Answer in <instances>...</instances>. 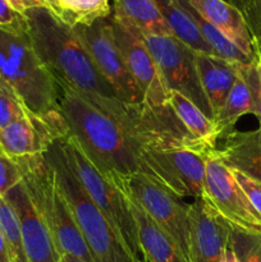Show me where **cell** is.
I'll return each instance as SVG.
<instances>
[{"instance_id": "13", "label": "cell", "mask_w": 261, "mask_h": 262, "mask_svg": "<svg viewBox=\"0 0 261 262\" xmlns=\"http://www.w3.org/2000/svg\"><path fill=\"white\" fill-rule=\"evenodd\" d=\"M69 135L60 109L45 117L27 115L0 129V148L12 159L42 155L55 141Z\"/></svg>"}, {"instance_id": "33", "label": "cell", "mask_w": 261, "mask_h": 262, "mask_svg": "<svg viewBox=\"0 0 261 262\" xmlns=\"http://www.w3.org/2000/svg\"><path fill=\"white\" fill-rule=\"evenodd\" d=\"M0 26L7 28H26L27 27V19L25 14L14 9L8 3V0H0Z\"/></svg>"}, {"instance_id": "4", "label": "cell", "mask_w": 261, "mask_h": 262, "mask_svg": "<svg viewBox=\"0 0 261 262\" xmlns=\"http://www.w3.org/2000/svg\"><path fill=\"white\" fill-rule=\"evenodd\" d=\"M22 174V184L37 214L50 232L59 256L69 255L94 262L79 232L68 201L45 155L15 159Z\"/></svg>"}, {"instance_id": "17", "label": "cell", "mask_w": 261, "mask_h": 262, "mask_svg": "<svg viewBox=\"0 0 261 262\" xmlns=\"http://www.w3.org/2000/svg\"><path fill=\"white\" fill-rule=\"evenodd\" d=\"M194 63L214 120L234 84L240 64L201 53H194Z\"/></svg>"}, {"instance_id": "38", "label": "cell", "mask_w": 261, "mask_h": 262, "mask_svg": "<svg viewBox=\"0 0 261 262\" xmlns=\"http://www.w3.org/2000/svg\"><path fill=\"white\" fill-rule=\"evenodd\" d=\"M227 2L232 3L233 5H235V7H237L238 9H240L241 12H242V0H227Z\"/></svg>"}, {"instance_id": "29", "label": "cell", "mask_w": 261, "mask_h": 262, "mask_svg": "<svg viewBox=\"0 0 261 262\" xmlns=\"http://www.w3.org/2000/svg\"><path fill=\"white\" fill-rule=\"evenodd\" d=\"M260 61L261 58L256 59L251 64H241L240 69L250 89L251 97L253 102V115H256L261 123V78H260Z\"/></svg>"}, {"instance_id": "40", "label": "cell", "mask_w": 261, "mask_h": 262, "mask_svg": "<svg viewBox=\"0 0 261 262\" xmlns=\"http://www.w3.org/2000/svg\"><path fill=\"white\" fill-rule=\"evenodd\" d=\"M46 3H48V4H49V9H50L51 4H53V0H46Z\"/></svg>"}, {"instance_id": "14", "label": "cell", "mask_w": 261, "mask_h": 262, "mask_svg": "<svg viewBox=\"0 0 261 262\" xmlns=\"http://www.w3.org/2000/svg\"><path fill=\"white\" fill-rule=\"evenodd\" d=\"M191 262H220L229 243L232 225L228 224L202 197L189 205Z\"/></svg>"}, {"instance_id": "36", "label": "cell", "mask_w": 261, "mask_h": 262, "mask_svg": "<svg viewBox=\"0 0 261 262\" xmlns=\"http://www.w3.org/2000/svg\"><path fill=\"white\" fill-rule=\"evenodd\" d=\"M220 262H241L240 258H238L237 255H235L234 250H233L232 246H230V243H228V246L225 247L224 252H223V256H222V261Z\"/></svg>"}, {"instance_id": "2", "label": "cell", "mask_w": 261, "mask_h": 262, "mask_svg": "<svg viewBox=\"0 0 261 262\" xmlns=\"http://www.w3.org/2000/svg\"><path fill=\"white\" fill-rule=\"evenodd\" d=\"M25 17L33 48L56 82L79 92L117 97L73 28L49 8L28 9Z\"/></svg>"}, {"instance_id": "25", "label": "cell", "mask_w": 261, "mask_h": 262, "mask_svg": "<svg viewBox=\"0 0 261 262\" xmlns=\"http://www.w3.org/2000/svg\"><path fill=\"white\" fill-rule=\"evenodd\" d=\"M179 3L183 4L184 7L187 8V10L191 13L193 19L196 20L197 26H199L200 31H201L202 36H204V38L206 40V42L209 43L210 48L212 49L215 55L219 56V58L222 59H225V60L228 61L238 64H251L256 60V59L251 58L247 54L243 53L237 45H234L228 37H225L217 28H215L214 26L211 25V23H209L207 20H205L201 15L197 14V13L189 7V4L186 0H179Z\"/></svg>"}, {"instance_id": "34", "label": "cell", "mask_w": 261, "mask_h": 262, "mask_svg": "<svg viewBox=\"0 0 261 262\" xmlns=\"http://www.w3.org/2000/svg\"><path fill=\"white\" fill-rule=\"evenodd\" d=\"M8 3L20 14H25L26 10L32 8H49L46 0H8Z\"/></svg>"}, {"instance_id": "15", "label": "cell", "mask_w": 261, "mask_h": 262, "mask_svg": "<svg viewBox=\"0 0 261 262\" xmlns=\"http://www.w3.org/2000/svg\"><path fill=\"white\" fill-rule=\"evenodd\" d=\"M19 220L23 246L28 262H59L50 232L33 207L22 182L4 196Z\"/></svg>"}, {"instance_id": "37", "label": "cell", "mask_w": 261, "mask_h": 262, "mask_svg": "<svg viewBox=\"0 0 261 262\" xmlns=\"http://www.w3.org/2000/svg\"><path fill=\"white\" fill-rule=\"evenodd\" d=\"M59 262H86L81 258H77L73 257V256H69V255H60L59 257Z\"/></svg>"}, {"instance_id": "22", "label": "cell", "mask_w": 261, "mask_h": 262, "mask_svg": "<svg viewBox=\"0 0 261 262\" xmlns=\"http://www.w3.org/2000/svg\"><path fill=\"white\" fill-rule=\"evenodd\" d=\"M168 104L187 132L210 151L216 150L217 135L214 122L205 115L191 100L177 91H169Z\"/></svg>"}, {"instance_id": "41", "label": "cell", "mask_w": 261, "mask_h": 262, "mask_svg": "<svg viewBox=\"0 0 261 262\" xmlns=\"http://www.w3.org/2000/svg\"><path fill=\"white\" fill-rule=\"evenodd\" d=\"M260 78H261V61H260Z\"/></svg>"}, {"instance_id": "42", "label": "cell", "mask_w": 261, "mask_h": 262, "mask_svg": "<svg viewBox=\"0 0 261 262\" xmlns=\"http://www.w3.org/2000/svg\"><path fill=\"white\" fill-rule=\"evenodd\" d=\"M0 151H3V150H2V148H0Z\"/></svg>"}, {"instance_id": "20", "label": "cell", "mask_w": 261, "mask_h": 262, "mask_svg": "<svg viewBox=\"0 0 261 262\" xmlns=\"http://www.w3.org/2000/svg\"><path fill=\"white\" fill-rule=\"evenodd\" d=\"M112 18L146 35H173L156 0H113Z\"/></svg>"}, {"instance_id": "11", "label": "cell", "mask_w": 261, "mask_h": 262, "mask_svg": "<svg viewBox=\"0 0 261 262\" xmlns=\"http://www.w3.org/2000/svg\"><path fill=\"white\" fill-rule=\"evenodd\" d=\"M202 199L232 227L247 232L261 233V216L215 151L206 155V170Z\"/></svg>"}, {"instance_id": "32", "label": "cell", "mask_w": 261, "mask_h": 262, "mask_svg": "<svg viewBox=\"0 0 261 262\" xmlns=\"http://www.w3.org/2000/svg\"><path fill=\"white\" fill-rule=\"evenodd\" d=\"M232 171L234 174V178L237 179L238 184H240L241 188L243 189L245 194L247 196L250 204L252 205L256 212L261 216V182L255 181V179L245 176L241 171L233 170V169Z\"/></svg>"}, {"instance_id": "19", "label": "cell", "mask_w": 261, "mask_h": 262, "mask_svg": "<svg viewBox=\"0 0 261 262\" xmlns=\"http://www.w3.org/2000/svg\"><path fill=\"white\" fill-rule=\"evenodd\" d=\"M215 154L228 168L261 182V123L256 130H233Z\"/></svg>"}, {"instance_id": "28", "label": "cell", "mask_w": 261, "mask_h": 262, "mask_svg": "<svg viewBox=\"0 0 261 262\" xmlns=\"http://www.w3.org/2000/svg\"><path fill=\"white\" fill-rule=\"evenodd\" d=\"M28 110L25 105L7 89L0 86V129L5 128L14 120L26 117Z\"/></svg>"}, {"instance_id": "24", "label": "cell", "mask_w": 261, "mask_h": 262, "mask_svg": "<svg viewBox=\"0 0 261 262\" xmlns=\"http://www.w3.org/2000/svg\"><path fill=\"white\" fill-rule=\"evenodd\" d=\"M50 10L61 22L74 28L112 17L113 7L110 0H53Z\"/></svg>"}, {"instance_id": "16", "label": "cell", "mask_w": 261, "mask_h": 262, "mask_svg": "<svg viewBox=\"0 0 261 262\" xmlns=\"http://www.w3.org/2000/svg\"><path fill=\"white\" fill-rule=\"evenodd\" d=\"M189 7L211 23L248 56L257 59L247 22L242 12L227 0H186Z\"/></svg>"}, {"instance_id": "35", "label": "cell", "mask_w": 261, "mask_h": 262, "mask_svg": "<svg viewBox=\"0 0 261 262\" xmlns=\"http://www.w3.org/2000/svg\"><path fill=\"white\" fill-rule=\"evenodd\" d=\"M0 262H12L9 248H8V245L5 242V238L2 234V232H0Z\"/></svg>"}, {"instance_id": "39", "label": "cell", "mask_w": 261, "mask_h": 262, "mask_svg": "<svg viewBox=\"0 0 261 262\" xmlns=\"http://www.w3.org/2000/svg\"><path fill=\"white\" fill-rule=\"evenodd\" d=\"M257 2V7H258V10H260V14H261V0H256Z\"/></svg>"}, {"instance_id": "31", "label": "cell", "mask_w": 261, "mask_h": 262, "mask_svg": "<svg viewBox=\"0 0 261 262\" xmlns=\"http://www.w3.org/2000/svg\"><path fill=\"white\" fill-rule=\"evenodd\" d=\"M242 14L247 22L253 49L257 58H261V14L256 0H242Z\"/></svg>"}, {"instance_id": "9", "label": "cell", "mask_w": 261, "mask_h": 262, "mask_svg": "<svg viewBox=\"0 0 261 262\" xmlns=\"http://www.w3.org/2000/svg\"><path fill=\"white\" fill-rule=\"evenodd\" d=\"M141 36L158 66L168 91H177L186 96L212 120V112L197 74L194 51L173 35L141 33Z\"/></svg>"}, {"instance_id": "7", "label": "cell", "mask_w": 261, "mask_h": 262, "mask_svg": "<svg viewBox=\"0 0 261 262\" xmlns=\"http://www.w3.org/2000/svg\"><path fill=\"white\" fill-rule=\"evenodd\" d=\"M120 191L132 197L143 211L178 245L182 252L189 260V238H191V222H189V205L179 202L178 197L171 194L146 174H132L128 178L114 182Z\"/></svg>"}, {"instance_id": "3", "label": "cell", "mask_w": 261, "mask_h": 262, "mask_svg": "<svg viewBox=\"0 0 261 262\" xmlns=\"http://www.w3.org/2000/svg\"><path fill=\"white\" fill-rule=\"evenodd\" d=\"M0 86L12 92L33 115L59 110V89L32 45L28 27L0 26Z\"/></svg>"}, {"instance_id": "27", "label": "cell", "mask_w": 261, "mask_h": 262, "mask_svg": "<svg viewBox=\"0 0 261 262\" xmlns=\"http://www.w3.org/2000/svg\"><path fill=\"white\" fill-rule=\"evenodd\" d=\"M229 243L241 262H261V233L232 227Z\"/></svg>"}, {"instance_id": "26", "label": "cell", "mask_w": 261, "mask_h": 262, "mask_svg": "<svg viewBox=\"0 0 261 262\" xmlns=\"http://www.w3.org/2000/svg\"><path fill=\"white\" fill-rule=\"evenodd\" d=\"M0 232L9 248L12 262H28L23 246L19 220L9 202L0 197Z\"/></svg>"}, {"instance_id": "12", "label": "cell", "mask_w": 261, "mask_h": 262, "mask_svg": "<svg viewBox=\"0 0 261 262\" xmlns=\"http://www.w3.org/2000/svg\"><path fill=\"white\" fill-rule=\"evenodd\" d=\"M112 25L115 43L124 58L130 76L142 94L143 102L155 109L169 106V91L140 31L113 18Z\"/></svg>"}, {"instance_id": "5", "label": "cell", "mask_w": 261, "mask_h": 262, "mask_svg": "<svg viewBox=\"0 0 261 262\" xmlns=\"http://www.w3.org/2000/svg\"><path fill=\"white\" fill-rule=\"evenodd\" d=\"M44 155L55 170L61 191L94 262H138L76 178L64 155L60 140L55 141Z\"/></svg>"}, {"instance_id": "18", "label": "cell", "mask_w": 261, "mask_h": 262, "mask_svg": "<svg viewBox=\"0 0 261 262\" xmlns=\"http://www.w3.org/2000/svg\"><path fill=\"white\" fill-rule=\"evenodd\" d=\"M127 196V194H125ZM129 209L137 225L138 241L146 262H189L173 238L164 232L142 207L127 196Z\"/></svg>"}, {"instance_id": "30", "label": "cell", "mask_w": 261, "mask_h": 262, "mask_svg": "<svg viewBox=\"0 0 261 262\" xmlns=\"http://www.w3.org/2000/svg\"><path fill=\"white\" fill-rule=\"evenodd\" d=\"M22 182V174L15 159L9 158L0 151V197H4L9 191Z\"/></svg>"}, {"instance_id": "6", "label": "cell", "mask_w": 261, "mask_h": 262, "mask_svg": "<svg viewBox=\"0 0 261 262\" xmlns=\"http://www.w3.org/2000/svg\"><path fill=\"white\" fill-rule=\"evenodd\" d=\"M60 145L69 166L92 202L106 216L133 257L138 262H146L127 196L97 170L72 136L61 138Z\"/></svg>"}, {"instance_id": "1", "label": "cell", "mask_w": 261, "mask_h": 262, "mask_svg": "<svg viewBox=\"0 0 261 262\" xmlns=\"http://www.w3.org/2000/svg\"><path fill=\"white\" fill-rule=\"evenodd\" d=\"M59 109L84 155L110 182L128 178L141 169L138 146L117 122L79 96L73 89L56 82Z\"/></svg>"}, {"instance_id": "8", "label": "cell", "mask_w": 261, "mask_h": 262, "mask_svg": "<svg viewBox=\"0 0 261 262\" xmlns=\"http://www.w3.org/2000/svg\"><path fill=\"white\" fill-rule=\"evenodd\" d=\"M138 158L141 173L176 197H202L206 155L189 148L141 147Z\"/></svg>"}, {"instance_id": "23", "label": "cell", "mask_w": 261, "mask_h": 262, "mask_svg": "<svg viewBox=\"0 0 261 262\" xmlns=\"http://www.w3.org/2000/svg\"><path fill=\"white\" fill-rule=\"evenodd\" d=\"M240 66H238V74L234 84H233L223 107L212 120L219 140L220 138L224 140L234 130L235 123L241 117L246 114H253L252 97H251L250 89L241 73Z\"/></svg>"}, {"instance_id": "21", "label": "cell", "mask_w": 261, "mask_h": 262, "mask_svg": "<svg viewBox=\"0 0 261 262\" xmlns=\"http://www.w3.org/2000/svg\"><path fill=\"white\" fill-rule=\"evenodd\" d=\"M156 3L174 37L182 41L194 53L215 55L202 36L196 20L179 0H156Z\"/></svg>"}, {"instance_id": "10", "label": "cell", "mask_w": 261, "mask_h": 262, "mask_svg": "<svg viewBox=\"0 0 261 262\" xmlns=\"http://www.w3.org/2000/svg\"><path fill=\"white\" fill-rule=\"evenodd\" d=\"M73 30L89 51L96 68L112 86L117 99L128 104L143 102L142 94L115 43L112 17L96 20L91 26H78Z\"/></svg>"}]
</instances>
